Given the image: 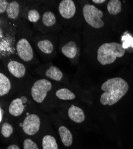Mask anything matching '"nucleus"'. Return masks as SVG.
I'll return each mask as SVG.
<instances>
[{"mask_svg": "<svg viewBox=\"0 0 133 149\" xmlns=\"http://www.w3.org/2000/svg\"><path fill=\"white\" fill-rule=\"evenodd\" d=\"M103 93L100 102L103 106H112L118 102L128 92L129 85L123 78L116 77L107 79L102 85Z\"/></svg>", "mask_w": 133, "mask_h": 149, "instance_id": "1", "label": "nucleus"}, {"mask_svg": "<svg viewBox=\"0 0 133 149\" xmlns=\"http://www.w3.org/2000/svg\"><path fill=\"white\" fill-rule=\"evenodd\" d=\"M125 53L123 45L116 42H106L101 45L97 49V60L102 65L114 63L117 58L123 57Z\"/></svg>", "mask_w": 133, "mask_h": 149, "instance_id": "2", "label": "nucleus"}, {"mask_svg": "<svg viewBox=\"0 0 133 149\" xmlns=\"http://www.w3.org/2000/svg\"><path fill=\"white\" fill-rule=\"evenodd\" d=\"M82 14L86 22L91 27L100 29L104 26V23L102 19L103 11L93 5L87 4L82 8Z\"/></svg>", "mask_w": 133, "mask_h": 149, "instance_id": "3", "label": "nucleus"}, {"mask_svg": "<svg viewBox=\"0 0 133 149\" xmlns=\"http://www.w3.org/2000/svg\"><path fill=\"white\" fill-rule=\"evenodd\" d=\"M52 88V82L47 79L42 78L35 81L33 84L31 93L33 100L37 103H41Z\"/></svg>", "mask_w": 133, "mask_h": 149, "instance_id": "4", "label": "nucleus"}, {"mask_svg": "<svg viewBox=\"0 0 133 149\" xmlns=\"http://www.w3.org/2000/svg\"><path fill=\"white\" fill-rule=\"evenodd\" d=\"M23 131L28 135H33L40 130L41 120L40 117L35 114L27 113L23 121L20 123Z\"/></svg>", "mask_w": 133, "mask_h": 149, "instance_id": "5", "label": "nucleus"}, {"mask_svg": "<svg viewBox=\"0 0 133 149\" xmlns=\"http://www.w3.org/2000/svg\"><path fill=\"white\" fill-rule=\"evenodd\" d=\"M16 52L19 57L25 62H29L33 59L34 53L33 48L29 41L22 38L17 42Z\"/></svg>", "mask_w": 133, "mask_h": 149, "instance_id": "6", "label": "nucleus"}, {"mask_svg": "<svg viewBox=\"0 0 133 149\" xmlns=\"http://www.w3.org/2000/svg\"><path fill=\"white\" fill-rule=\"evenodd\" d=\"M58 13L62 18L68 20L74 17L77 12L75 3L72 0H62L58 6Z\"/></svg>", "mask_w": 133, "mask_h": 149, "instance_id": "7", "label": "nucleus"}, {"mask_svg": "<svg viewBox=\"0 0 133 149\" xmlns=\"http://www.w3.org/2000/svg\"><path fill=\"white\" fill-rule=\"evenodd\" d=\"M27 101L28 99L25 96L16 98L12 100L8 107V112L10 114L15 117L20 116L25 110L26 107L25 104Z\"/></svg>", "mask_w": 133, "mask_h": 149, "instance_id": "8", "label": "nucleus"}, {"mask_svg": "<svg viewBox=\"0 0 133 149\" xmlns=\"http://www.w3.org/2000/svg\"><path fill=\"white\" fill-rule=\"evenodd\" d=\"M7 67L10 73L16 78H22L26 73V69L25 65L16 60L9 61Z\"/></svg>", "mask_w": 133, "mask_h": 149, "instance_id": "9", "label": "nucleus"}, {"mask_svg": "<svg viewBox=\"0 0 133 149\" xmlns=\"http://www.w3.org/2000/svg\"><path fill=\"white\" fill-rule=\"evenodd\" d=\"M61 52L66 57L69 59H74L78 54V48L75 41H69L62 47Z\"/></svg>", "mask_w": 133, "mask_h": 149, "instance_id": "10", "label": "nucleus"}, {"mask_svg": "<svg viewBox=\"0 0 133 149\" xmlns=\"http://www.w3.org/2000/svg\"><path fill=\"white\" fill-rule=\"evenodd\" d=\"M68 116L75 123H80L85 120V114L83 110L74 104H72L68 110Z\"/></svg>", "mask_w": 133, "mask_h": 149, "instance_id": "11", "label": "nucleus"}, {"mask_svg": "<svg viewBox=\"0 0 133 149\" xmlns=\"http://www.w3.org/2000/svg\"><path fill=\"white\" fill-rule=\"evenodd\" d=\"M58 133L62 142L66 147L70 146L73 143V136L70 131L65 126H60L58 128Z\"/></svg>", "mask_w": 133, "mask_h": 149, "instance_id": "12", "label": "nucleus"}, {"mask_svg": "<svg viewBox=\"0 0 133 149\" xmlns=\"http://www.w3.org/2000/svg\"><path fill=\"white\" fill-rule=\"evenodd\" d=\"M45 75L55 81L59 82L63 78V73L60 69L54 66H51L45 72Z\"/></svg>", "mask_w": 133, "mask_h": 149, "instance_id": "13", "label": "nucleus"}, {"mask_svg": "<svg viewBox=\"0 0 133 149\" xmlns=\"http://www.w3.org/2000/svg\"><path fill=\"white\" fill-rule=\"evenodd\" d=\"M11 88L10 79L3 73H0V96L7 94Z\"/></svg>", "mask_w": 133, "mask_h": 149, "instance_id": "14", "label": "nucleus"}, {"mask_svg": "<svg viewBox=\"0 0 133 149\" xmlns=\"http://www.w3.org/2000/svg\"><path fill=\"white\" fill-rule=\"evenodd\" d=\"M6 13L7 17L12 20L18 18L20 13V5L18 2L13 1L9 3Z\"/></svg>", "mask_w": 133, "mask_h": 149, "instance_id": "15", "label": "nucleus"}, {"mask_svg": "<svg viewBox=\"0 0 133 149\" xmlns=\"http://www.w3.org/2000/svg\"><path fill=\"white\" fill-rule=\"evenodd\" d=\"M37 47L40 50L45 54H50L54 51L53 42L47 39L41 40L37 42Z\"/></svg>", "mask_w": 133, "mask_h": 149, "instance_id": "16", "label": "nucleus"}, {"mask_svg": "<svg viewBox=\"0 0 133 149\" xmlns=\"http://www.w3.org/2000/svg\"><path fill=\"white\" fill-rule=\"evenodd\" d=\"M107 10L111 15H116L122 11V3L119 0H111L107 6Z\"/></svg>", "mask_w": 133, "mask_h": 149, "instance_id": "17", "label": "nucleus"}, {"mask_svg": "<svg viewBox=\"0 0 133 149\" xmlns=\"http://www.w3.org/2000/svg\"><path fill=\"white\" fill-rule=\"evenodd\" d=\"M42 22L45 27L50 28L54 26L56 23V17L54 13L52 11L44 12L42 17Z\"/></svg>", "mask_w": 133, "mask_h": 149, "instance_id": "18", "label": "nucleus"}, {"mask_svg": "<svg viewBox=\"0 0 133 149\" xmlns=\"http://www.w3.org/2000/svg\"><path fill=\"white\" fill-rule=\"evenodd\" d=\"M56 97L62 100H72L76 98L75 94L68 88H63L56 92Z\"/></svg>", "mask_w": 133, "mask_h": 149, "instance_id": "19", "label": "nucleus"}, {"mask_svg": "<svg viewBox=\"0 0 133 149\" xmlns=\"http://www.w3.org/2000/svg\"><path fill=\"white\" fill-rule=\"evenodd\" d=\"M43 149H58V145L53 136L50 135H45L42 141Z\"/></svg>", "mask_w": 133, "mask_h": 149, "instance_id": "20", "label": "nucleus"}, {"mask_svg": "<svg viewBox=\"0 0 133 149\" xmlns=\"http://www.w3.org/2000/svg\"><path fill=\"white\" fill-rule=\"evenodd\" d=\"M1 132L5 138H8L13 132V128L9 123L4 122L1 125Z\"/></svg>", "mask_w": 133, "mask_h": 149, "instance_id": "21", "label": "nucleus"}, {"mask_svg": "<svg viewBox=\"0 0 133 149\" xmlns=\"http://www.w3.org/2000/svg\"><path fill=\"white\" fill-rule=\"evenodd\" d=\"M40 19V15L37 10L31 9L28 13V19L32 23H37Z\"/></svg>", "mask_w": 133, "mask_h": 149, "instance_id": "22", "label": "nucleus"}, {"mask_svg": "<svg viewBox=\"0 0 133 149\" xmlns=\"http://www.w3.org/2000/svg\"><path fill=\"white\" fill-rule=\"evenodd\" d=\"M23 149H39L37 144L32 140L28 139L23 142Z\"/></svg>", "mask_w": 133, "mask_h": 149, "instance_id": "23", "label": "nucleus"}, {"mask_svg": "<svg viewBox=\"0 0 133 149\" xmlns=\"http://www.w3.org/2000/svg\"><path fill=\"white\" fill-rule=\"evenodd\" d=\"M9 3L6 0H1L0 1V13L3 14L7 11Z\"/></svg>", "mask_w": 133, "mask_h": 149, "instance_id": "24", "label": "nucleus"}, {"mask_svg": "<svg viewBox=\"0 0 133 149\" xmlns=\"http://www.w3.org/2000/svg\"><path fill=\"white\" fill-rule=\"evenodd\" d=\"M4 111L2 109V107L0 108V122H2L3 119V116H4Z\"/></svg>", "mask_w": 133, "mask_h": 149, "instance_id": "25", "label": "nucleus"}, {"mask_svg": "<svg viewBox=\"0 0 133 149\" xmlns=\"http://www.w3.org/2000/svg\"><path fill=\"white\" fill-rule=\"evenodd\" d=\"M92 2H93L95 4H99L104 3V2H106V1H105V0H93Z\"/></svg>", "mask_w": 133, "mask_h": 149, "instance_id": "26", "label": "nucleus"}, {"mask_svg": "<svg viewBox=\"0 0 133 149\" xmlns=\"http://www.w3.org/2000/svg\"><path fill=\"white\" fill-rule=\"evenodd\" d=\"M7 149H20V148L17 145L13 144V145H10V146H8Z\"/></svg>", "mask_w": 133, "mask_h": 149, "instance_id": "27", "label": "nucleus"}]
</instances>
